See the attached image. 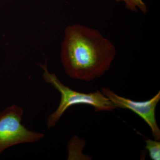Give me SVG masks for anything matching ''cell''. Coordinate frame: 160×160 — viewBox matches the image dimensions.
<instances>
[{
  "label": "cell",
  "instance_id": "obj_3",
  "mask_svg": "<svg viewBox=\"0 0 160 160\" xmlns=\"http://www.w3.org/2000/svg\"><path fill=\"white\" fill-rule=\"evenodd\" d=\"M23 110L17 105L7 107L0 112V154L11 146L37 142L42 133L30 131L22 124Z\"/></svg>",
  "mask_w": 160,
  "mask_h": 160
},
{
  "label": "cell",
  "instance_id": "obj_5",
  "mask_svg": "<svg viewBox=\"0 0 160 160\" xmlns=\"http://www.w3.org/2000/svg\"><path fill=\"white\" fill-rule=\"evenodd\" d=\"M117 2H123L125 3L126 9L133 12H137L139 10L143 13L148 12L147 6L143 0H115Z\"/></svg>",
  "mask_w": 160,
  "mask_h": 160
},
{
  "label": "cell",
  "instance_id": "obj_2",
  "mask_svg": "<svg viewBox=\"0 0 160 160\" xmlns=\"http://www.w3.org/2000/svg\"><path fill=\"white\" fill-rule=\"evenodd\" d=\"M41 66L44 70V79L59 92L61 94L58 107L54 112L49 115L47 120V127L49 129L55 126L66 110L74 105H89L94 107L95 110L97 112L112 111L116 109L110 100L102 92L98 90L95 92L86 93L75 91L63 85L54 73H50L46 65Z\"/></svg>",
  "mask_w": 160,
  "mask_h": 160
},
{
  "label": "cell",
  "instance_id": "obj_4",
  "mask_svg": "<svg viewBox=\"0 0 160 160\" xmlns=\"http://www.w3.org/2000/svg\"><path fill=\"white\" fill-rule=\"evenodd\" d=\"M101 92L116 108L129 109L142 118L151 129L154 139L160 141V129L155 115L156 109L160 100V91L150 99L145 101H135L120 96L107 88H102Z\"/></svg>",
  "mask_w": 160,
  "mask_h": 160
},
{
  "label": "cell",
  "instance_id": "obj_1",
  "mask_svg": "<svg viewBox=\"0 0 160 160\" xmlns=\"http://www.w3.org/2000/svg\"><path fill=\"white\" fill-rule=\"evenodd\" d=\"M112 43L97 29L75 24L68 26L61 60L69 77L89 82L109 71L116 55Z\"/></svg>",
  "mask_w": 160,
  "mask_h": 160
},
{
  "label": "cell",
  "instance_id": "obj_6",
  "mask_svg": "<svg viewBox=\"0 0 160 160\" xmlns=\"http://www.w3.org/2000/svg\"><path fill=\"white\" fill-rule=\"evenodd\" d=\"M146 148L149 151L150 158L152 160L160 159V142L159 141L147 139L145 140Z\"/></svg>",
  "mask_w": 160,
  "mask_h": 160
}]
</instances>
